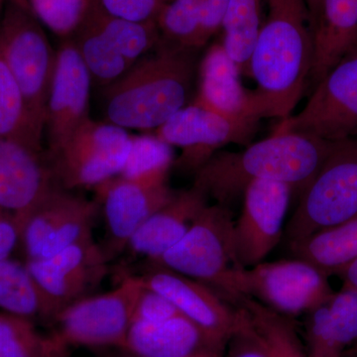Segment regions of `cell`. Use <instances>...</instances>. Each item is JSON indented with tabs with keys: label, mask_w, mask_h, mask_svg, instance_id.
<instances>
[{
	"label": "cell",
	"mask_w": 357,
	"mask_h": 357,
	"mask_svg": "<svg viewBox=\"0 0 357 357\" xmlns=\"http://www.w3.org/2000/svg\"><path fill=\"white\" fill-rule=\"evenodd\" d=\"M328 277L302 259L236 267L230 273L222 298L231 302L248 296L273 311L292 317L321 306L335 293Z\"/></svg>",
	"instance_id": "obj_5"
},
{
	"label": "cell",
	"mask_w": 357,
	"mask_h": 357,
	"mask_svg": "<svg viewBox=\"0 0 357 357\" xmlns=\"http://www.w3.org/2000/svg\"><path fill=\"white\" fill-rule=\"evenodd\" d=\"M307 10H309L310 20H311L312 30L314 29L321 13V2L323 0H305Z\"/></svg>",
	"instance_id": "obj_40"
},
{
	"label": "cell",
	"mask_w": 357,
	"mask_h": 357,
	"mask_svg": "<svg viewBox=\"0 0 357 357\" xmlns=\"http://www.w3.org/2000/svg\"><path fill=\"white\" fill-rule=\"evenodd\" d=\"M156 22L135 23L112 17L93 2L72 38L93 83L109 86L159 44Z\"/></svg>",
	"instance_id": "obj_7"
},
{
	"label": "cell",
	"mask_w": 357,
	"mask_h": 357,
	"mask_svg": "<svg viewBox=\"0 0 357 357\" xmlns=\"http://www.w3.org/2000/svg\"><path fill=\"white\" fill-rule=\"evenodd\" d=\"M290 185L257 180L244 190L243 211L234 222L237 264L250 268L261 263L280 241L290 203Z\"/></svg>",
	"instance_id": "obj_17"
},
{
	"label": "cell",
	"mask_w": 357,
	"mask_h": 357,
	"mask_svg": "<svg viewBox=\"0 0 357 357\" xmlns=\"http://www.w3.org/2000/svg\"><path fill=\"white\" fill-rule=\"evenodd\" d=\"M239 74L222 45H213L202 61L199 93L194 102L232 119L259 122L261 112L255 91L243 88Z\"/></svg>",
	"instance_id": "obj_20"
},
{
	"label": "cell",
	"mask_w": 357,
	"mask_h": 357,
	"mask_svg": "<svg viewBox=\"0 0 357 357\" xmlns=\"http://www.w3.org/2000/svg\"><path fill=\"white\" fill-rule=\"evenodd\" d=\"M130 357H140V356H135V354H132V356H130Z\"/></svg>",
	"instance_id": "obj_44"
},
{
	"label": "cell",
	"mask_w": 357,
	"mask_h": 357,
	"mask_svg": "<svg viewBox=\"0 0 357 357\" xmlns=\"http://www.w3.org/2000/svg\"><path fill=\"white\" fill-rule=\"evenodd\" d=\"M257 128V121L232 119L192 102L155 132L171 146L182 148V155L174 164L181 171L196 174L225 145L248 144Z\"/></svg>",
	"instance_id": "obj_13"
},
{
	"label": "cell",
	"mask_w": 357,
	"mask_h": 357,
	"mask_svg": "<svg viewBox=\"0 0 357 357\" xmlns=\"http://www.w3.org/2000/svg\"><path fill=\"white\" fill-rule=\"evenodd\" d=\"M295 132L324 140L357 136V56L345 58L331 70L299 114L280 121L273 133Z\"/></svg>",
	"instance_id": "obj_11"
},
{
	"label": "cell",
	"mask_w": 357,
	"mask_h": 357,
	"mask_svg": "<svg viewBox=\"0 0 357 357\" xmlns=\"http://www.w3.org/2000/svg\"><path fill=\"white\" fill-rule=\"evenodd\" d=\"M345 357H357V344L354 345L352 349L347 352Z\"/></svg>",
	"instance_id": "obj_42"
},
{
	"label": "cell",
	"mask_w": 357,
	"mask_h": 357,
	"mask_svg": "<svg viewBox=\"0 0 357 357\" xmlns=\"http://www.w3.org/2000/svg\"><path fill=\"white\" fill-rule=\"evenodd\" d=\"M230 304L241 307L248 314L267 357H307L290 317L279 314L248 296H238Z\"/></svg>",
	"instance_id": "obj_27"
},
{
	"label": "cell",
	"mask_w": 357,
	"mask_h": 357,
	"mask_svg": "<svg viewBox=\"0 0 357 357\" xmlns=\"http://www.w3.org/2000/svg\"><path fill=\"white\" fill-rule=\"evenodd\" d=\"M66 349L34 321L0 312V357H61Z\"/></svg>",
	"instance_id": "obj_30"
},
{
	"label": "cell",
	"mask_w": 357,
	"mask_h": 357,
	"mask_svg": "<svg viewBox=\"0 0 357 357\" xmlns=\"http://www.w3.org/2000/svg\"><path fill=\"white\" fill-rule=\"evenodd\" d=\"M236 307L239 311L238 325L227 344V357H267L264 345L248 314L241 307Z\"/></svg>",
	"instance_id": "obj_36"
},
{
	"label": "cell",
	"mask_w": 357,
	"mask_h": 357,
	"mask_svg": "<svg viewBox=\"0 0 357 357\" xmlns=\"http://www.w3.org/2000/svg\"><path fill=\"white\" fill-rule=\"evenodd\" d=\"M208 195L192 185L176 192L165 206L155 211L137 229L126 251L146 262L155 261L178 243L208 206Z\"/></svg>",
	"instance_id": "obj_21"
},
{
	"label": "cell",
	"mask_w": 357,
	"mask_h": 357,
	"mask_svg": "<svg viewBox=\"0 0 357 357\" xmlns=\"http://www.w3.org/2000/svg\"><path fill=\"white\" fill-rule=\"evenodd\" d=\"M57 185L47 149L0 138V208L15 215L20 229L30 211Z\"/></svg>",
	"instance_id": "obj_19"
},
{
	"label": "cell",
	"mask_w": 357,
	"mask_h": 357,
	"mask_svg": "<svg viewBox=\"0 0 357 357\" xmlns=\"http://www.w3.org/2000/svg\"><path fill=\"white\" fill-rule=\"evenodd\" d=\"M6 0H0V16H1L2 10H3L4 6H6Z\"/></svg>",
	"instance_id": "obj_43"
},
{
	"label": "cell",
	"mask_w": 357,
	"mask_h": 357,
	"mask_svg": "<svg viewBox=\"0 0 357 357\" xmlns=\"http://www.w3.org/2000/svg\"><path fill=\"white\" fill-rule=\"evenodd\" d=\"M312 35L311 79L318 84L356 48L357 0H323Z\"/></svg>",
	"instance_id": "obj_24"
},
{
	"label": "cell",
	"mask_w": 357,
	"mask_h": 357,
	"mask_svg": "<svg viewBox=\"0 0 357 357\" xmlns=\"http://www.w3.org/2000/svg\"><path fill=\"white\" fill-rule=\"evenodd\" d=\"M234 229L229 206L208 204L185 236L147 265L201 282L222 297L230 273L241 267L234 250Z\"/></svg>",
	"instance_id": "obj_8"
},
{
	"label": "cell",
	"mask_w": 357,
	"mask_h": 357,
	"mask_svg": "<svg viewBox=\"0 0 357 357\" xmlns=\"http://www.w3.org/2000/svg\"><path fill=\"white\" fill-rule=\"evenodd\" d=\"M121 79L103 88L107 121L126 129H158L189 102L194 51L161 42Z\"/></svg>",
	"instance_id": "obj_3"
},
{
	"label": "cell",
	"mask_w": 357,
	"mask_h": 357,
	"mask_svg": "<svg viewBox=\"0 0 357 357\" xmlns=\"http://www.w3.org/2000/svg\"><path fill=\"white\" fill-rule=\"evenodd\" d=\"M141 289L134 275L126 274L114 290L89 295L59 312L54 337L63 347H119L124 349Z\"/></svg>",
	"instance_id": "obj_10"
},
{
	"label": "cell",
	"mask_w": 357,
	"mask_h": 357,
	"mask_svg": "<svg viewBox=\"0 0 357 357\" xmlns=\"http://www.w3.org/2000/svg\"><path fill=\"white\" fill-rule=\"evenodd\" d=\"M168 1H170V0H168Z\"/></svg>",
	"instance_id": "obj_45"
},
{
	"label": "cell",
	"mask_w": 357,
	"mask_h": 357,
	"mask_svg": "<svg viewBox=\"0 0 357 357\" xmlns=\"http://www.w3.org/2000/svg\"><path fill=\"white\" fill-rule=\"evenodd\" d=\"M134 276L144 287L170 301L181 314L198 326L211 347L222 354L238 325L236 307L208 286L166 268L147 265L143 273Z\"/></svg>",
	"instance_id": "obj_14"
},
{
	"label": "cell",
	"mask_w": 357,
	"mask_h": 357,
	"mask_svg": "<svg viewBox=\"0 0 357 357\" xmlns=\"http://www.w3.org/2000/svg\"><path fill=\"white\" fill-rule=\"evenodd\" d=\"M98 211V202L77 196L60 185L54 188L23 222L20 245L26 261L46 259L93 236Z\"/></svg>",
	"instance_id": "obj_12"
},
{
	"label": "cell",
	"mask_w": 357,
	"mask_h": 357,
	"mask_svg": "<svg viewBox=\"0 0 357 357\" xmlns=\"http://www.w3.org/2000/svg\"><path fill=\"white\" fill-rule=\"evenodd\" d=\"M0 57L20 86L35 123L44 133L57 51L43 26L20 0H6L0 16Z\"/></svg>",
	"instance_id": "obj_4"
},
{
	"label": "cell",
	"mask_w": 357,
	"mask_h": 357,
	"mask_svg": "<svg viewBox=\"0 0 357 357\" xmlns=\"http://www.w3.org/2000/svg\"><path fill=\"white\" fill-rule=\"evenodd\" d=\"M335 144L307 134L273 133L243 152L215 153L196 173L194 185L227 206L252 181H275L303 191Z\"/></svg>",
	"instance_id": "obj_2"
},
{
	"label": "cell",
	"mask_w": 357,
	"mask_h": 357,
	"mask_svg": "<svg viewBox=\"0 0 357 357\" xmlns=\"http://www.w3.org/2000/svg\"><path fill=\"white\" fill-rule=\"evenodd\" d=\"M191 357H222V354H218L215 351H204Z\"/></svg>",
	"instance_id": "obj_41"
},
{
	"label": "cell",
	"mask_w": 357,
	"mask_h": 357,
	"mask_svg": "<svg viewBox=\"0 0 357 357\" xmlns=\"http://www.w3.org/2000/svg\"><path fill=\"white\" fill-rule=\"evenodd\" d=\"M269 13L250 61L262 119H288L302 98L314 60L305 0H268Z\"/></svg>",
	"instance_id": "obj_1"
},
{
	"label": "cell",
	"mask_w": 357,
	"mask_h": 357,
	"mask_svg": "<svg viewBox=\"0 0 357 357\" xmlns=\"http://www.w3.org/2000/svg\"><path fill=\"white\" fill-rule=\"evenodd\" d=\"M175 163L173 147L157 135H132L119 176L133 180H167Z\"/></svg>",
	"instance_id": "obj_31"
},
{
	"label": "cell",
	"mask_w": 357,
	"mask_h": 357,
	"mask_svg": "<svg viewBox=\"0 0 357 357\" xmlns=\"http://www.w3.org/2000/svg\"><path fill=\"white\" fill-rule=\"evenodd\" d=\"M229 1V0H206L202 8L198 30L195 37V50L203 47L222 27Z\"/></svg>",
	"instance_id": "obj_37"
},
{
	"label": "cell",
	"mask_w": 357,
	"mask_h": 357,
	"mask_svg": "<svg viewBox=\"0 0 357 357\" xmlns=\"http://www.w3.org/2000/svg\"><path fill=\"white\" fill-rule=\"evenodd\" d=\"M223 48L239 72L250 76V61L261 30V0H229L222 24Z\"/></svg>",
	"instance_id": "obj_28"
},
{
	"label": "cell",
	"mask_w": 357,
	"mask_h": 357,
	"mask_svg": "<svg viewBox=\"0 0 357 357\" xmlns=\"http://www.w3.org/2000/svg\"><path fill=\"white\" fill-rule=\"evenodd\" d=\"M307 357H345L357 344V290L342 286L326 303L307 312Z\"/></svg>",
	"instance_id": "obj_22"
},
{
	"label": "cell",
	"mask_w": 357,
	"mask_h": 357,
	"mask_svg": "<svg viewBox=\"0 0 357 357\" xmlns=\"http://www.w3.org/2000/svg\"><path fill=\"white\" fill-rule=\"evenodd\" d=\"M340 276L344 279V286L357 290V259L349 267L345 268Z\"/></svg>",
	"instance_id": "obj_39"
},
{
	"label": "cell",
	"mask_w": 357,
	"mask_h": 357,
	"mask_svg": "<svg viewBox=\"0 0 357 357\" xmlns=\"http://www.w3.org/2000/svg\"><path fill=\"white\" fill-rule=\"evenodd\" d=\"M123 349L140 357H191L215 351L198 326L181 314L161 321H134Z\"/></svg>",
	"instance_id": "obj_23"
},
{
	"label": "cell",
	"mask_w": 357,
	"mask_h": 357,
	"mask_svg": "<svg viewBox=\"0 0 357 357\" xmlns=\"http://www.w3.org/2000/svg\"><path fill=\"white\" fill-rule=\"evenodd\" d=\"M91 84L93 79L74 42L65 39L57 50V65L47 102L44 133L49 155L57 153L91 119Z\"/></svg>",
	"instance_id": "obj_18"
},
{
	"label": "cell",
	"mask_w": 357,
	"mask_h": 357,
	"mask_svg": "<svg viewBox=\"0 0 357 357\" xmlns=\"http://www.w3.org/2000/svg\"><path fill=\"white\" fill-rule=\"evenodd\" d=\"M178 314L180 312L175 306L162 294L144 287L141 284L137 299L134 304L131 324L134 321H165Z\"/></svg>",
	"instance_id": "obj_35"
},
{
	"label": "cell",
	"mask_w": 357,
	"mask_h": 357,
	"mask_svg": "<svg viewBox=\"0 0 357 357\" xmlns=\"http://www.w3.org/2000/svg\"><path fill=\"white\" fill-rule=\"evenodd\" d=\"M131 136L121 126L89 119L57 153L48 154L58 185L69 191L95 189L119 176L128 158Z\"/></svg>",
	"instance_id": "obj_9"
},
{
	"label": "cell",
	"mask_w": 357,
	"mask_h": 357,
	"mask_svg": "<svg viewBox=\"0 0 357 357\" xmlns=\"http://www.w3.org/2000/svg\"><path fill=\"white\" fill-rule=\"evenodd\" d=\"M289 246L295 258L310 263L326 276H340L357 259V218L291 241Z\"/></svg>",
	"instance_id": "obj_25"
},
{
	"label": "cell",
	"mask_w": 357,
	"mask_h": 357,
	"mask_svg": "<svg viewBox=\"0 0 357 357\" xmlns=\"http://www.w3.org/2000/svg\"><path fill=\"white\" fill-rule=\"evenodd\" d=\"M42 25L64 39L74 36L93 0H20Z\"/></svg>",
	"instance_id": "obj_32"
},
{
	"label": "cell",
	"mask_w": 357,
	"mask_h": 357,
	"mask_svg": "<svg viewBox=\"0 0 357 357\" xmlns=\"http://www.w3.org/2000/svg\"><path fill=\"white\" fill-rule=\"evenodd\" d=\"M21 229L15 215L0 208V261L11 257L20 245Z\"/></svg>",
	"instance_id": "obj_38"
},
{
	"label": "cell",
	"mask_w": 357,
	"mask_h": 357,
	"mask_svg": "<svg viewBox=\"0 0 357 357\" xmlns=\"http://www.w3.org/2000/svg\"><path fill=\"white\" fill-rule=\"evenodd\" d=\"M105 220L109 261L126 252L131 237L148 218L175 196L167 180H133L115 176L95 188Z\"/></svg>",
	"instance_id": "obj_16"
},
{
	"label": "cell",
	"mask_w": 357,
	"mask_h": 357,
	"mask_svg": "<svg viewBox=\"0 0 357 357\" xmlns=\"http://www.w3.org/2000/svg\"><path fill=\"white\" fill-rule=\"evenodd\" d=\"M26 263L54 321L59 312L98 288L107 273L109 259L91 236L46 259Z\"/></svg>",
	"instance_id": "obj_15"
},
{
	"label": "cell",
	"mask_w": 357,
	"mask_h": 357,
	"mask_svg": "<svg viewBox=\"0 0 357 357\" xmlns=\"http://www.w3.org/2000/svg\"><path fill=\"white\" fill-rule=\"evenodd\" d=\"M206 0H170L162 9L157 26L167 43L194 49L199 15Z\"/></svg>",
	"instance_id": "obj_33"
},
{
	"label": "cell",
	"mask_w": 357,
	"mask_h": 357,
	"mask_svg": "<svg viewBox=\"0 0 357 357\" xmlns=\"http://www.w3.org/2000/svg\"><path fill=\"white\" fill-rule=\"evenodd\" d=\"M0 310L7 314L52 323L48 305L26 261L8 257L0 261Z\"/></svg>",
	"instance_id": "obj_26"
},
{
	"label": "cell",
	"mask_w": 357,
	"mask_h": 357,
	"mask_svg": "<svg viewBox=\"0 0 357 357\" xmlns=\"http://www.w3.org/2000/svg\"><path fill=\"white\" fill-rule=\"evenodd\" d=\"M43 131L35 123L22 91L0 57V138L45 149Z\"/></svg>",
	"instance_id": "obj_29"
},
{
	"label": "cell",
	"mask_w": 357,
	"mask_h": 357,
	"mask_svg": "<svg viewBox=\"0 0 357 357\" xmlns=\"http://www.w3.org/2000/svg\"><path fill=\"white\" fill-rule=\"evenodd\" d=\"M107 15L135 23L156 22L167 0H93Z\"/></svg>",
	"instance_id": "obj_34"
},
{
	"label": "cell",
	"mask_w": 357,
	"mask_h": 357,
	"mask_svg": "<svg viewBox=\"0 0 357 357\" xmlns=\"http://www.w3.org/2000/svg\"><path fill=\"white\" fill-rule=\"evenodd\" d=\"M357 218V139L337 141L289 220V243Z\"/></svg>",
	"instance_id": "obj_6"
}]
</instances>
